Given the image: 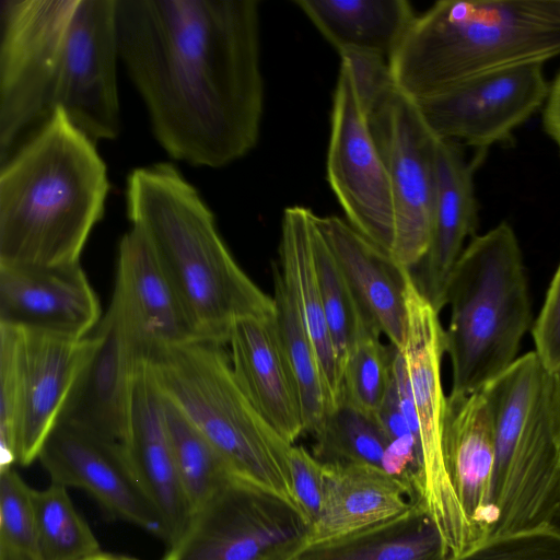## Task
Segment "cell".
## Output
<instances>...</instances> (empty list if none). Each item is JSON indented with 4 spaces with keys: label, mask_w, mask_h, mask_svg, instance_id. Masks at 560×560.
<instances>
[{
    "label": "cell",
    "mask_w": 560,
    "mask_h": 560,
    "mask_svg": "<svg viewBox=\"0 0 560 560\" xmlns=\"http://www.w3.org/2000/svg\"><path fill=\"white\" fill-rule=\"evenodd\" d=\"M446 305L450 394L479 392L516 361L532 324L523 255L509 223L470 238L452 272Z\"/></svg>",
    "instance_id": "6"
},
{
    "label": "cell",
    "mask_w": 560,
    "mask_h": 560,
    "mask_svg": "<svg viewBox=\"0 0 560 560\" xmlns=\"http://www.w3.org/2000/svg\"><path fill=\"white\" fill-rule=\"evenodd\" d=\"M289 469L293 492L307 527L320 513L325 493V465L302 445H292Z\"/></svg>",
    "instance_id": "38"
},
{
    "label": "cell",
    "mask_w": 560,
    "mask_h": 560,
    "mask_svg": "<svg viewBox=\"0 0 560 560\" xmlns=\"http://www.w3.org/2000/svg\"><path fill=\"white\" fill-rule=\"evenodd\" d=\"M0 548L37 560L34 489L13 467L0 470Z\"/></svg>",
    "instance_id": "36"
},
{
    "label": "cell",
    "mask_w": 560,
    "mask_h": 560,
    "mask_svg": "<svg viewBox=\"0 0 560 560\" xmlns=\"http://www.w3.org/2000/svg\"><path fill=\"white\" fill-rule=\"evenodd\" d=\"M88 560H137V559L125 557V556L107 553V552L102 551L98 555H96Z\"/></svg>",
    "instance_id": "43"
},
{
    "label": "cell",
    "mask_w": 560,
    "mask_h": 560,
    "mask_svg": "<svg viewBox=\"0 0 560 560\" xmlns=\"http://www.w3.org/2000/svg\"><path fill=\"white\" fill-rule=\"evenodd\" d=\"M37 459L51 483L85 491L113 520L163 540L161 518L139 485L122 442L59 420Z\"/></svg>",
    "instance_id": "15"
},
{
    "label": "cell",
    "mask_w": 560,
    "mask_h": 560,
    "mask_svg": "<svg viewBox=\"0 0 560 560\" xmlns=\"http://www.w3.org/2000/svg\"><path fill=\"white\" fill-rule=\"evenodd\" d=\"M482 153L468 162L458 142L436 140L431 238L428 252L419 265L420 276L413 277L422 294L439 314L447 304L448 283L465 242L475 236L478 206L474 172Z\"/></svg>",
    "instance_id": "20"
},
{
    "label": "cell",
    "mask_w": 560,
    "mask_h": 560,
    "mask_svg": "<svg viewBox=\"0 0 560 560\" xmlns=\"http://www.w3.org/2000/svg\"><path fill=\"white\" fill-rule=\"evenodd\" d=\"M271 275L276 332L298 389L304 433L314 436L329 410L318 357L283 284L278 264H272Z\"/></svg>",
    "instance_id": "29"
},
{
    "label": "cell",
    "mask_w": 560,
    "mask_h": 560,
    "mask_svg": "<svg viewBox=\"0 0 560 560\" xmlns=\"http://www.w3.org/2000/svg\"><path fill=\"white\" fill-rule=\"evenodd\" d=\"M433 522L413 503L383 523L300 550L285 560H446Z\"/></svg>",
    "instance_id": "28"
},
{
    "label": "cell",
    "mask_w": 560,
    "mask_h": 560,
    "mask_svg": "<svg viewBox=\"0 0 560 560\" xmlns=\"http://www.w3.org/2000/svg\"><path fill=\"white\" fill-rule=\"evenodd\" d=\"M340 59L332 98L327 180L348 223L392 256L395 205L389 175L351 68L346 59Z\"/></svg>",
    "instance_id": "11"
},
{
    "label": "cell",
    "mask_w": 560,
    "mask_h": 560,
    "mask_svg": "<svg viewBox=\"0 0 560 560\" xmlns=\"http://www.w3.org/2000/svg\"><path fill=\"white\" fill-rule=\"evenodd\" d=\"M95 143L56 108L0 163V265L80 262L109 189Z\"/></svg>",
    "instance_id": "2"
},
{
    "label": "cell",
    "mask_w": 560,
    "mask_h": 560,
    "mask_svg": "<svg viewBox=\"0 0 560 560\" xmlns=\"http://www.w3.org/2000/svg\"><path fill=\"white\" fill-rule=\"evenodd\" d=\"M101 318L100 300L80 262L0 265V325L82 339Z\"/></svg>",
    "instance_id": "17"
},
{
    "label": "cell",
    "mask_w": 560,
    "mask_h": 560,
    "mask_svg": "<svg viewBox=\"0 0 560 560\" xmlns=\"http://www.w3.org/2000/svg\"><path fill=\"white\" fill-rule=\"evenodd\" d=\"M147 361L158 351L198 340L182 300L143 234L130 228L118 245L112 295Z\"/></svg>",
    "instance_id": "18"
},
{
    "label": "cell",
    "mask_w": 560,
    "mask_h": 560,
    "mask_svg": "<svg viewBox=\"0 0 560 560\" xmlns=\"http://www.w3.org/2000/svg\"><path fill=\"white\" fill-rule=\"evenodd\" d=\"M446 560H560V529L548 525L489 537Z\"/></svg>",
    "instance_id": "37"
},
{
    "label": "cell",
    "mask_w": 560,
    "mask_h": 560,
    "mask_svg": "<svg viewBox=\"0 0 560 560\" xmlns=\"http://www.w3.org/2000/svg\"><path fill=\"white\" fill-rule=\"evenodd\" d=\"M127 215L176 289L198 340L225 346L234 324L275 316L272 295L240 267L199 191L168 162L127 178Z\"/></svg>",
    "instance_id": "3"
},
{
    "label": "cell",
    "mask_w": 560,
    "mask_h": 560,
    "mask_svg": "<svg viewBox=\"0 0 560 560\" xmlns=\"http://www.w3.org/2000/svg\"><path fill=\"white\" fill-rule=\"evenodd\" d=\"M234 376L259 413L291 445L304 434L300 398L273 317H246L230 332Z\"/></svg>",
    "instance_id": "23"
},
{
    "label": "cell",
    "mask_w": 560,
    "mask_h": 560,
    "mask_svg": "<svg viewBox=\"0 0 560 560\" xmlns=\"http://www.w3.org/2000/svg\"><path fill=\"white\" fill-rule=\"evenodd\" d=\"M482 390L494 427L488 538L552 525L560 518L552 375L529 351Z\"/></svg>",
    "instance_id": "7"
},
{
    "label": "cell",
    "mask_w": 560,
    "mask_h": 560,
    "mask_svg": "<svg viewBox=\"0 0 560 560\" xmlns=\"http://www.w3.org/2000/svg\"><path fill=\"white\" fill-rule=\"evenodd\" d=\"M535 353L552 375L560 370V264L532 328Z\"/></svg>",
    "instance_id": "39"
},
{
    "label": "cell",
    "mask_w": 560,
    "mask_h": 560,
    "mask_svg": "<svg viewBox=\"0 0 560 560\" xmlns=\"http://www.w3.org/2000/svg\"><path fill=\"white\" fill-rule=\"evenodd\" d=\"M122 444L139 485L161 518L163 540L170 547L185 532L190 511L176 467L164 396L148 361L138 370Z\"/></svg>",
    "instance_id": "19"
},
{
    "label": "cell",
    "mask_w": 560,
    "mask_h": 560,
    "mask_svg": "<svg viewBox=\"0 0 560 560\" xmlns=\"http://www.w3.org/2000/svg\"><path fill=\"white\" fill-rule=\"evenodd\" d=\"M313 213L302 206L284 209L278 266L283 284L316 350L330 411L340 399L341 383L314 260Z\"/></svg>",
    "instance_id": "26"
},
{
    "label": "cell",
    "mask_w": 560,
    "mask_h": 560,
    "mask_svg": "<svg viewBox=\"0 0 560 560\" xmlns=\"http://www.w3.org/2000/svg\"><path fill=\"white\" fill-rule=\"evenodd\" d=\"M117 0H78L55 89L52 110L94 142L120 132Z\"/></svg>",
    "instance_id": "13"
},
{
    "label": "cell",
    "mask_w": 560,
    "mask_h": 560,
    "mask_svg": "<svg viewBox=\"0 0 560 560\" xmlns=\"http://www.w3.org/2000/svg\"><path fill=\"white\" fill-rule=\"evenodd\" d=\"M119 59L173 159L219 168L258 142L259 2L117 0Z\"/></svg>",
    "instance_id": "1"
},
{
    "label": "cell",
    "mask_w": 560,
    "mask_h": 560,
    "mask_svg": "<svg viewBox=\"0 0 560 560\" xmlns=\"http://www.w3.org/2000/svg\"><path fill=\"white\" fill-rule=\"evenodd\" d=\"M359 95L390 179L395 205L392 257L412 270L424 258L431 238L438 138L416 102L392 78Z\"/></svg>",
    "instance_id": "10"
},
{
    "label": "cell",
    "mask_w": 560,
    "mask_h": 560,
    "mask_svg": "<svg viewBox=\"0 0 560 560\" xmlns=\"http://www.w3.org/2000/svg\"><path fill=\"white\" fill-rule=\"evenodd\" d=\"M148 363L161 393L215 447L235 481L301 514L289 469L292 445L243 392L222 345L194 340L158 351Z\"/></svg>",
    "instance_id": "5"
},
{
    "label": "cell",
    "mask_w": 560,
    "mask_h": 560,
    "mask_svg": "<svg viewBox=\"0 0 560 560\" xmlns=\"http://www.w3.org/2000/svg\"><path fill=\"white\" fill-rule=\"evenodd\" d=\"M443 448L448 474L480 542L488 538L494 427L483 390L446 396Z\"/></svg>",
    "instance_id": "25"
},
{
    "label": "cell",
    "mask_w": 560,
    "mask_h": 560,
    "mask_svg": "<svg viewBox=\"0 0 560 560\" xmlns=\"http://www.w3.org/2000/svg\"><path fill=\"white\" fill-rule=\"evenodd\" d=\"M23 396V330L0 325V470L18 464Z\"/></svg>",
    "instance_id": "35"
},
{
    "label": "cell",
    "mask_w": 560,
    "mask_h": 560,
    "mask_svg": "<svg viewBox=\"0 0 560 560\" xmlns=\"http://www.w3.org/2000/svg\"><path fill=\"white\" fill-rule=\"evenodd\" d=\"M552 525L560 529V518L557 520Z\"/></svg>",
    "instance_id": "44"
},
{
    "label": "cell",
    "mask_w": 560,
    "mask_h": 560,
    "mask_svg": "<svg viewBox=\"0 0 560 560\" xmlns=\"http://www.w3.org/2000/svg\"><path fill=\"white\" fill-rule=\"evenodd\" d=\"M382 332L366 324L352 345L341 371V397L376 415L393 375L396 348L381 340Z\"/></svg>",
    "instance_id": "34"
},
{
    "label": "cell",
    "mask_w": 560,
    "mask_h": 560,
    "mask_svg": "<svg viewBox=\"0 0 560 560\" xmlns=\"http://www.w3.org/2000/svg\"><path fill=\"white\" fill-rule=\"evenodd\" d=\"M164 404L176 467L191 517L218 490L234 479L215 447L165 396Z\"/></svg>",
    "instance_id": "31"
},
{
    "label": "cell",
    "mask_w": 560,
    "mask_h": 560,
    "mask_svg": "<svg viewBox=\"0 0 560 560\" xmlns=\"http://www.w3.org/2000/svg\"><path fill=\"white\" fill-rule=\"evenodd\" d=\"M312 454L324 464L372 465L381 468L387 446L386 434L376 417L346 398L327 412L313 436Z\"/></svg>",
    "instance_id": "30"
},
{
    "label": "cell",
    "mask_w": 560,
    "mask_h": 560,
    "mask_svg": "<svg viewBox=\"0 0 560 560\" xmlns=\"http://www.w3.org/2000/svg\"><path fill=\"white\" fill-rule=\"evenodd\" d=\"M552 417L555 435L560 447V370L552 374Z\"/></svg>",
    "instance_id": "41"
},
{
    "label": "cell",
    "mask_w": 560,
    "mask_h": 560,
    "mask_svg": "<svg viewBox=\"0 0 560 560\" xmlns=\"http://www.w3.org/2000/svg\"><path fill=\"white\" fill-rule=\"evenodd\" d=\"M406 331L399 349L415 404L420 432V457L412 481L413 501L435 525L447 558L480 541L468 520L447 470L443 448L446 408L441 377L445 334L439 313L420 291L412 272L406 285Z\"/></svg>",
    "instance_id": "8"
},
{
    "label": "cell",
    "mask_w": 560,
    "mask_h": 560,
    "mask_svg": "<svg viewBox=\"0 0 560 560\" xmlns=\"http://www.w3.org/2000/svg\"><path fill=\"white\" fill-rule=\"evenodd\" d=\"M560 55V0H441L417 15L388 61L412 101Z\"/></svg>",
    "instance_id": "4"
},
{
    "label": "cell",
    "mask_w": 560,
    "mask_h": 560,
    "mask_svg": "<svg viewBox=\"0 0 560 560\" xmlns=\"http://www.w3.org/2000/svg\"><path fill=\"white\" fill-rule=\"evenodd\" d=\"M94 350L58 419L124 442L138 370L147 361L126 316L112 298L93 330Z\"/></svg>",
    "instance_id": "16"
},
{
    "label": "cell",
    "mask_w": 560,
    "mask_h": 560,
    "mask_svg": "<svg viewBox=\"0 0 560 560\" xmlns=\"http://www.w3.org/2000/svg\"><path fill=\"white\" fill-rule=\"evenodd\" d=\"M340 57L389 61L417 15L407 0H295Z\"/></svg>",
    "instance_id": "27"
},
{
    "label": "cell",
    "mask_w": 560,
    "mask_h": 560,
    "mask_svg": "<svg viewBox=\"0 0 560 560\" xmlns=\"http://www.w3.org/2000/svg\"><path fill=\"white\" fill-rule=\"evenodd\" d=\"M548 91L544 63H529L472 78L416 104L438 139L483 152L542 108Z\"/></svg>",
    "instance_id": "14"
},
{
    "label": "cell",
    "mask_w": 560,
    "mask_h": 560,
    "mask_svg": "<svg viewBox=\"0 0 560 560\" xmlns=\"http://www.w3.org/2000/svg\"><path fill=\"white\" fill-rule=\"evenodd\" d=\"M34 504L37 560H88L102 552L68 488L50 482L45 489H34Z\"/></svg>",
    "instance_id": "32"
},
{
    "label": "cell",
    "mask_w": 560,
    "mask_h": 560,
    "mask_svg": "<svg viewBox=\"0 0 560 560\" xmlns=\"http://www.w3.org/2000/svg\"><path fill=\"white\" fill-rule=\"evenodd\" d=\"M0 560H35L31 556H27L25 553L9 550V549H1L0 548Z\"/></svg>",
    "instance_id": "42"
},
{
    "label": "cell",
    "mask_w": 560,
    "mask_h": 560,
    "mask_svg": "<svg viewBox=\"0 0 560 560\" xmlns=\"http://www.w3.org/2000/svg\"><path fill=\"white\" fill-rule=\"evenodd\" d=\"M324 465L325 493L320 513L288 557L388 521L415 503L410 486L380 467Z\"/></svg>",
    "instance_id": "24"
},
{
    "label": "cell",
    "mask_w": 560,
    "mask_h": 560,
    "mask_svg": "<svg viewBox=\"0 0 560 560\" xmlns=\"http://www.w3.org/2000/svg\"><path fill=\"white\" fill-rule=\"evenodd\" d=\"M95 347L93 334L73 339L23 330V412L18 464L28 466L57 423Z\"/></svg>",
    "instance_id": "21"
},
{
    "label": "cell",
    "mask_w": 560,
    "mask_h": 560,
    "mask_svg": "<svg viewBox=\"0 0 560 560\" xmlns=\"http://www.w3.org/2000/svg\"><path fill=\"white\" fill-rule=\"evenodd\" d=\"M542 125L560 153V71L549 84L548 95L542 106Z\"/></svg>",
    "instance_id": "40"
},
{
    "label": "cell",
    "mask_w": 560,
    "mask_h": 560,
    "mask_svg": "<svg viewBox=\"0 0 560 560\" xmlns=\"http://www.w3.org/2000/svg\"><path fill=\"white\" fill-rule=\"evenodd\" d=\"M312 245L317 278L340 374L363 327L373 323L363 312L328 243L312 217ZM374 324V323H373Z\"/></svg>",
    "instance_id": "33"
},
{
    "label": "cell",
    "mask_w": 560,
    "mask_h": 560,
    "mask_svg": "<svg viewBox=\"0 0 560 560\" xmlns=\"http://www.w3.org/2000/svg\"><path fill=\"white\" fill-rule=\"evenodd\" d=\"M78 0H3L0 38V163L52 113Z\"/></svg>",
    "instance_id": "9"
},
{
    "label": "cell",
    "mask_w": 560,
    "mask_h": 560,
    "mask_svg": "<svg viewBox=\"0 0 560 560\" xmlns=\"http://www.w3.org/2000/svg\"><path fill=\"white\" fill-rule=\"evenodd\" d=\"M306 529L289 504L231 480L191 515L161 560H284Z\"/></svg>",
    "instance_id": "12"
},
{
    "label": "cell",
    "mask_w": 560,
    "mask_h": 560,
    "mask_svg": "<svg viewBox=\"0 0 560 560\" xmlns=\"http://www.w3.org/2000/svg\"><path fill=\"white\" fill-rule=\"evenodd\" d=\"M315 223L365 315L389 345L400 349L407 320L406 285L411 270L365 238L347 220L315 214Z\"/></svg>",
    "instance_id": "22"
}]
</instances>
